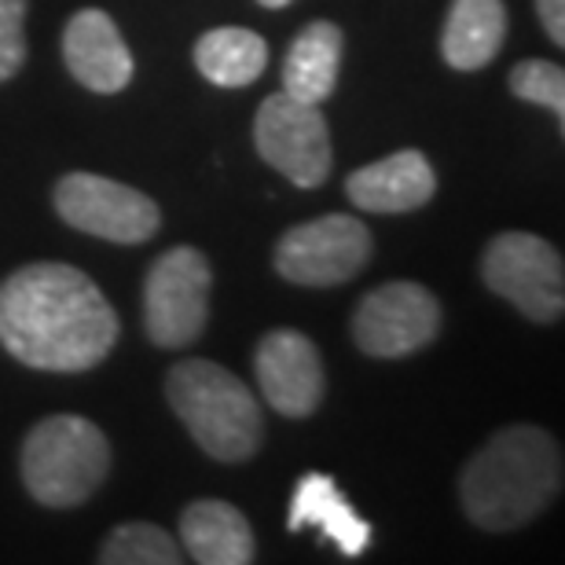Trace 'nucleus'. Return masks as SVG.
<instances>
[{
	"label": "nucleus",
	"mask_w": 565,
	"mask_h": 565,
	"mask_svg": "<svg viewBox=\"0 0 565 565\" xmlns=\"http://www.w3.org/2000/svg\"><path fill=\"white\" fill-rule=\"evenodd\" d=\"M118 342V316L82 268L38 262L0 282V345L19 364L77 375L104 364Z\"/></svg>",
	"instance_id": "f257e3e1"
},
{
	"label": "nucleus",
	"mask_w": 565,
	"mask_h": 565,
	"mask_svg": "<svg viewBox=\"0 0 565 565\" xmlns=\"http://www.w3.org/2000/svg\"><path fill=\"white\" fill-rule=\"evenodd\" d=\"M562 489V448L540 426H507L459 478L462 511L489 533H511L547 511Z\"/></svg>",
	"instance_id": "f03ea898"
},
{
	"label": "nucleus",
	"mask_w": 565,
	"mask_h": 565,
	"mask_svg": "<svg viewBox=\"0 0 565 565\" xmlns=\"http://www.w3.org/2000/svg\"><path fill=\"white\" fill-rule=\"evenodd\" d=\"M166 401L191 440L217 462H246L262 448V404L243 379L213 360H180L166 379Z\"/></svg>",
	"instance_id": "7ed1b4c3"
},
{
	"label": "nucleus",
	"mask_w": 565,
	"mask_h": 565,
	"mask_svg": "<svg viewBox=\"0 0 565 565\" xmlns=\"http://www.w3.org/2000/svg\"><path fill=\"white\" fill-rule=\"evenodd\" d=\"M19 473L41 507L66 511L85 503L107 481L110 445L104 429L82 415H52L30 429L19 456Z\"/></svg>",
	"instance_id": "20e7f679"
},
{
	"label": "nucleus",
	"mask_w": 565,
	"mask_h": 565,
	"mask_svg": "<svg viewBox=\"0 0 565 565\" xmlns=\"http://www.w3.org/2000/svg\"><path fill=\"white\" fill-rule=\"evenodd\" d=\"M481 276L536 323H555L565 309V265L562 254L533 232H503L484 246Z\"/></svg>",
	"instance_id": "39448f33"
},
{
	"label": "nucleus",
	"mask_w": 565,
	"mask_h": 565,
	"mask_svg": "<svg viewBox=\"0 0 565 565\" xmlns=\"http://www.w3.org/2000/svg\"><path fill=\"white\" fill-rule=\"evenodd\" d=\"M210 262L191 246L162 254L143 282V327L158 349H184L206 331Z\"/></svg>",
	"instance_id": "423d86ee"
},
{
	"label": "nucleus",
	"mask_w": 565,
	"mask_h": 565,
	"mask_svg": "<svg viewBox=\"0 0 565 565\" xmlns=\"http://www.w3.org/2000/svg\"><path fill=\"white\" fill-rule=\"evenodd\" d=\"M55 210L71 228L121 246L147 243L162 224L154 199L99 173H66L55 184Z\"/></svg>",
	"instance_id": "0eeeda50"
},
{
	"label": "nucleus",
	"mask_w": 565,
	"mask_h": 565,
	"mask_svg": "<svg viewBox=\"0 0 565 565\" xmlns=\"http://www.w3.org/2000/svg\"><path fill=\"white\" fill-rule=\"evenodd\" d=\"M254 143L257 154L290 184L320 188L331 177V129L320 115V104H305L287 93L268 96L254 118Z\"/></svg>",
	"instance_id": "6e6552de"
},
{
	"label": "nucleus",
	"mask_w": 565,
	"mask_h": 565,
	"mask_svg": "<svg viewBox=\"0 0 565 565\" xmlns=\"http://www.w3.org/2000/svg\"><path fill=\"white\" fill-rule=\"evenodd\" d=\"M371 262V232L356 217L327 213L290 228L276 246V273L294 287H338Z\"/></svg>",
	"instance_id": "1a4fd4ad"
},
{
	"label": "nucleus",
	"mask_w": 565,
	"mask_h": 565,
	"mask_svg": "<svg viewBox=\"0 0 565 565\" xmlns=\"http://www.w3.org/2000/svg\"><path fill=\"white\" fill-rule=\"evenodd\" d=\"M440 331V305L423 282H382L356 305L353 338L367 356L397 360L419 353Z\"/></svg>",
	"instance_id": "9d476101"
},
{
	"label": "nucleus",
	"mask_w": 565,
	"mask_h": 565,
	"mask_svg": "<svg viewBox=\"0 0 565 565\" xmlns=\"http://www.w3.org/2000/svg\"><path fill=\"white\" fill-rule=\"evenodd\" d=\"M254 371L265 401L287 419H305L323 401V360L301 331H268L254 349Z\"/></svg>",
	"instance_id": "9b49d317"
},
{
	"label": "nucleus",
	"mask_w": 565,
	"mask_h": 565,
	"mask_svg": "<svg viewBox=\"0 0 565 565\" xmlns=\"http://www.w3.org/2000/svg\"><path fill=\"white\" fill-rule=\"evenodd\" d=\"M63 60L66 71L74 74V82H82L93 93L115 96L121 88H129L137 63L115 19L99 8H85L66 22L63 30Z\"/></svg>",
	"instance_id": "f8f14e48"
},
{
	"label": "nucleus",
	"mask_w": 565,
	"mask_h": 565,
	"mask_svg": "<svg viewBox=\"0 0 565 565\" xmlns=\"http://www.w3.org/2000/svg\"><path fill=\"white\" fill-rule=\"evenodd\" d=\"M437 173L423 151H397L382 162L360 166L353 177L345 180V195L356 210L367 213H408L419 210L434 199Z\"/></svg>",
	"instance_id": "ddd939ff"
},
{
	"label": "nucleus",
	"mask_w": 565,
	"mask_h": 565,
	"mask_svg": "<svg viewBox=\"0 0 565 565\" xmlns=\"http://www.w3.org/2000/svg\"><path fill=\"white\" fill-rule=\"evenodd\" d=\"M287 525L294 533H301V529H320V533L349 558H360L371 544V525L349 507L342 489H338V481L327 478V473H305V478L294 484Z\"/></svg>",
	"instance_id": "4468645a"
},
{
	"label": "nucleus",
	"mask_w": 565,
	"mask_h": 565,
	"mask_svg": "<svg viewBox=\"0 0 565 565\" xmlns=\"http://www.w3.org/2000/svg\"><path fill=\"white\" fill-rule=\"evenodd\" d=\"M180 540L199 565H250L257 547L250 522L224 500H199L180 514Z\"/></svg>",
	"instance_id": "2eb2a0df"
},
{
	"label": "nucleus",
	"mask_w": 565,
	"mask_h": 565,
	"mask_svg": "<svg viewBox=\"0 0 565 565\" xmlns=\"http://www.w3.org/2000/svg\"><path fill=\"white\" fill-rule=\"evenodd\" d=\"M345 38L331 19L309 22L298 38H294L287 63H282V93L305 104H323L334 93L338 71H342Z\"/></svg>",
	"instance_id": "dca6fc26"
},
{
	"label": "nucleus",
	"mask_w": 565,
	"mask_h": 565,
	"mask_svg": "<svg viewBox=\"0 0 565 565\" xmlns=\"http://www.w3.org/2000/svg\"><path fill=\"white\" fill-rule=\"evenodd\" d=\"M507 38L503 0H451L440 52L451 71H481L495 60Z\"/></svg>",
	"instance_id": "f3484780"
},
{
	"label": "nucleus",
	"mask_w": 565,
	"mask_h": 565,
	"mask_svg": "<svg viewBox=\"0 0 565 565\" xmlns=\"http://www.w3.org/2000/svg\"><path fill=\"white\" fill-rule=\"evenodd\" d=\"M195 66L210 85L243 88L257 82L268 66V44L262 33L243 26H217L195 44Z\"/></svg>",
	"instance_id": "a211bd4d"
},
{
	"label": "nucleus",
	"mask_w": 565,
	"mask_h": 565,
	"mask_svg": "<svg viewBox=\"0 0 565 565\" xmlns=\"http://www.w3.org/2000/svg\"><path fill=\"white\" fill-rule=\"evenodd\" d=\"M180 551L166 529L151 522H126L104 540L99 562L104 565H177Z\"/></svg>",
	"instance_id": "6ab92c4d"
},
{
	"label": "nucleus",
	"mask_w": 565,
	"mask_h": 565,
	"mask_svg": "<svg viewBox=\"0 0 565 565\" xmlns=\"http://www.w3.org/2000/svg\"><path fill=\"white\" fill-rule=\"evenodd\" d=\"M511 93L565 121V71L547 60H522L511 71Z\"/></svg>",
	"instance_id": "aec40b11"
},
{
	"label": "nucleus",
	"mask_w": 565,
	"mask_h": 565,
	"mask_svg": "<svg viewBox=\"0 0 565 565\" xmlns=\"http://www.w3.org/2000/svg\"><path fill=\"white\" fill-rule=\"evenodd\" d=\"M26 63V0H0V85Z\"/></svg>",
	"instance_id": "412c9836"
},
{
	"label": "nucleus",
	"mask_w": 565,
	"mask_h": 565,
	"mask_svg": "<svg viewBox=\"0 0 565 565\" xmlns=\"http://www.w3.org/2000/svg\"><path fill=\"white\" fill-rule=\"evenodd\" d=\"M536 11L547 38L555 44H565V0H536Z\"/></svg>",
	"instance_id": "4be33fe9"
},
{
	"label": "nucleus",
	"mask_w": 565,
	"mask_h": 565,
	"mask_svg": "<svg viewBox=\"0 0 565 565\" xmlns=\"http://www.w3.org/2000/svg\"><path fill=\"white\" fill-rule=\"evenodd\" d=\"M257 4H265V8H287L290 0H257Z\"/></svg>",
	"instance_id": "5701e85b"
}]
</instances>
